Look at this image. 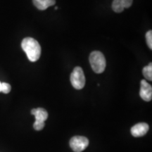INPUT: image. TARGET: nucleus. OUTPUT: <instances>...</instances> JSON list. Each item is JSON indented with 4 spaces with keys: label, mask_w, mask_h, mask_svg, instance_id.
I'll return each instance as SVG.
<instances>
[{
    "label": "nucleus",
    "mask_w": 152,
    "mask_h": 152,
    "mask_svg": "<svg viewBox=\"0 0 152 152\" xmlns=\"http://www.w3.org/2000/svg\"><path fill=\"white\" fill-rule=\"evenodd\" d=\"M140 95L141 98L146 102H150L152 99V87L147 81L142 80L141 81Z\"/></svg>",
    "instance_id": "nucleus-5"
},
{
    "label": "nucleus",
    "mask_w": 152,
    "mask_h": 152,
    "mask_svg": "<svg viewBox=\"0 0 152 152\" xmlns=\"http://www.w3.org/2000/svg\"><path fill=\"white\" fill-rule=\"evenodd\" d=\"M142 73L146 79L148 80H152V64L150 63L149 65L145 66L142 70Z\"/></svg>",
    "instance_id": "nucleus-10"
},
{
    "label": "nucleus",
    "mask_w": 152,
    "mask_h": 152,
    "mask_svg": "<svg viewBox=\"0 0 152 152\" xmlns=\"http://www.w3.org/2000/svg\"><path fill=\"white\" fill-rule=\"evenodd\" d=\"M23 50L26 52L30 61L35 62L41 56V47L36 39L33 37H26L21 42Z\"/></svg>",
    "instance_id": "nucleus-1"
},
{
    "label": "nucleus",
    "mask_w": 152,
    "mask_h": 152,
    "mask_svg": "<svg viewBox=\"0 0 152 152\" xmlns=\"http://www.w3.org/2000/svg\"><path fill=\"white\" fill-rule=\"evenodd\" d=\"M33 4L39 10L44 11L48 7L54 6L56 3L55 0H33Z\"/></svg>",
    "instance_id": "nucleus-9"
},
{
    "label": "nucleus",
    "mask_w": 152,
    "mask_h": 152,
    "mask_svg": "<svg viewBox=\"0 0 152 152\" xmlns=\"http://www.w3.org/2000/svg\"><path fill=\"white\" fill-rule=\"evenodd\" d=\"M31 114L35 115V121H37V122H45L48 118V113L46 110L42 108L33 109L31 111Z\"/></svg>",
    "instance_id": "nucleus-8"
},
{
    "label": "nucleus",
    "mask_w": 152,
    "mask_h": 152,
    "mask_svg": "<svg viewBox=\"0 0 152 152\" xmlns=\"http://www.w3.org/2000/svg\"><path fill=\"white\" fill-rule=\"evenodd\" d=\"M11 90V87L9 83H1V92L4 93V94H8L10 92Z\"/></svg>",
    "instance_id": "nucleus-11"
},
{
    "label": "nucleus",
    "mask_w": 152,
    "mask_h": 152,
    "mask_svg": "<svg viewBox=\"0 0 152 152\" xmlns=\"http://www.w3.org/2000/svg\"><path fill=\"white\" fill-rule=\"evenodd\" d=\"M0 92H1V83L0 82Z\"/></svg>",
    "instance_id": "nucleus-14"
},
{
    "label": "nucleus",
    "mask_w": 152,
    "mask_h": 152,
    "mask_svg": "<svg viewBox=\"0 0 152 152\" xmlns=\"http://www.w3.org/2000/svg\"><path fill=\"white\" fill-rule=\"evenodd\" d=\"M89 59L93 71L96 73H103L106 68V59L102 52L99 51L92 52L90 55Z\"/></svg>",
    "instance_id": "nucleus-2"
},
{
    "label": "nucleus",
    "mask_w": 152,
    "mask_h": 152,
    "mask_svg": "<svg viewBox=\"0 0 152 152\" xmlns=\"http://www.w3.org/2000/svg\"><path fill=\"white\" fill-rule=\"evenodd\" d=\"M57 9H58V7H55V10H57Z\"/></svg>",
    "instance_id": "nucleus-15"
},
{
    "label": "nucleus",
    "mask_w": 152,
    "mask_h": 152,
    "mask_svg": "<svg viewBox=\"0 0 152 152\" xmlns=\"http://www.w3.org/2000/svg\"><path fill=\"white\" fill-rule=\"evenodd\" d=\"M146 39H147V43L148 47L150 49H152V31L149 30L146 34Z\"/></svg>",
    "instance_id": "nucleus-12"
},
{
    "label": "nucleus",
    "mask_w": 152,
    "mask_h": 152,
    "mask_svg": "<svg viewBox=\"0 0 152 152\" xmlns=\"http://www.w3.org/2000/svg\"><path fill=\"white\" fill-rule=\"evenodd\" d=\"M133 0H113L112 9L116 13H121L126 8H129L132 4Z\"/></svg>",
    "instance_id": "nucleus-7"
},
{
    "label": "nucleus",
    "mask_w": 152,
    "mask_h": 152,
    "mask_svg": "<svg viewBox=\"0 0 152 152\" xmlns=\"http://www.w3.org/2000/svg\"><path fill=\"white\" fill-rule=\"evenodd\" d=\"M70 80L74 88L76 90L83 89L85 85V76L82 68L77 66L74 68L73 71L71 74Z\"/></svg>",
    "instance_id": "nucleus-3"
},
{
    "label": "nucleus",
    "mask_w": 152,
    "mask_h": 152,
    "mask_svg": "<svg viewBox=\"0 0 152 152\" xmlns=\"http://www.w3.org/2000/svg\"><path fill=\"white\" fill-rule=\"evenodd\" d=\"M149 126L146 123H140L131 128V134L132 136L135 137H140L144 136L149 131Z\"/></svg>",
    "instance_id": "nucleus-6"
},
{
    "label": "nucleus",
    "mask_w": 152,
    "mask_h": 152,
    "mask_svg": "<svg viewBox=\"0 0 152 152\" xmlns=\"http://www.w3.org/2000/svg\"><path fill=\"white\" fill-rule=\"evenodd\" d=\"M45 122H37V121H35L33 124V128L35 130L39 131L42 130L45 127Z\"/></svg>",
    "instance_id": "nucleus-13"
},
{
    "label": "nucleus",
    "mask_w": 152,
    "mask_h": 152,
    "mask_svg": "<svg viewBox=\"0 0 152 152\" xmlns=\"http://www.w3.org/2000/svg\"><path fill=\"white\" fill-rule=\"evenodd\" d=\"M88 145V139L83 136H75L70 140V147L75 152L83 151Z\"/></svg>",
    "instance_id": "nucleus-4"
}]
</instances>
